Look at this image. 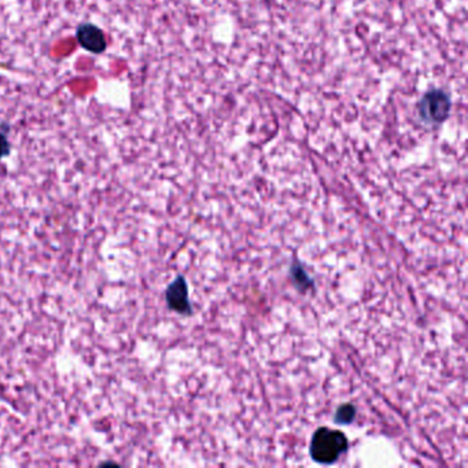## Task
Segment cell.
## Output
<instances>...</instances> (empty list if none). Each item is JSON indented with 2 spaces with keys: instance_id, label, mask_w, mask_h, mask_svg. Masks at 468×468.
I'll list each match as a JSON object with an SVG mask.
<instances>
[{
  "instance_id": "5",
  "label": "cell",
  "mask_w": 468,
  "mask_h": 468,
  "mask_svg": "<svg viewBox=\"0 0 468 468\" xmlns=\"http://www.w3.org/2000/svg\"><path fill=\"white\" fill-rule=\"evenodd\" d=\"M354 408L352 405H343L339 408L336 416H335V420L338 423H350L353 419H354Z\"/></svg>"
},
{
  "instance_id": "6",
  "label": "cell",
  "mask_w": 468,
  "mask_h": 468,
  "mask_svg": "<svg viewBox=\"0 0 468 468\" xmlns=\"http://www.w3.org/2000/svg\"><path fill=\"white\" fill-rule=\"evenodd\" d=\"M8 150H10L8 142H7L6 136L0 134V159H1V156H6L8 153Z\"/></svg>"
},
{
  "instance_id": "3",
  "label": "cell",
  "mask_w": 468,
  "mask_h": 468,
  "mask_svg": "<svg viewBox=\"0 0 468 468\" xmlns=\"http://www.w3.org/2000/svg\"><path fill=\"white\" fill-rule=\"evenodd\" d=\"M78 43L93 54H100L106 50V39L102 30L92 24H82L78 29Z\"/></svg>"
},
{
  "instance_id": "1",
  "label": "cell",
  "mask_w": 468,
  "mask_h": 468,
  "mask_svg": "<svg viewBox=\"0 0 468 468\" xmlns=\"http://www.w3.org/2000/svg\"><path fill=\"white\" fill-rule=\"evenodd\" d=\"M348 449V440L343 433L321 427L313 435L311 456L320 465H332Z\"/></svg>"
},
{
  "instance_id": "4",
  "label": "cell",
  "mask_w": 468,
  "mask_h": 468,
  "mask_svg": "<svg viewBox=\"0 0 468 468\" xmlns=\"http://www.w3.org/2000/svg\"><path fill=\"white\" fill-rule=\"evenodd\" d=\"M168 303L177 312L188 311V291L183 279L176 280L168 290Z\"/></svg>"
},
{
  "instance_id": "2",
  "label": "cell",
  "mask_w": 468,
  "mask_h": 468,
  "mask_svg": "<svg viewBox=\"0 0 468 468\" xmlns=\"http://www.w3.org/2000/svg\"><path fill=\"white\" fill-rule=\"evenodd\" d=\"M422 116L431 121H444L449 111V99L444 92L433 91L420 103Z\"/></svg>"
}]
</instances>
